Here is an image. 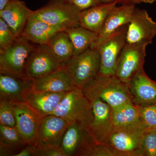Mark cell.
<instances>
[{
	"instance_id": "27",
	"label": "cell",
	"mask_w": 156,
	"mask_h": 156,
	"mask_svg": "<svg viewBox=\"0 0 156 156\" xmlns=\"http://www.w3.org/2000/svg\"><path fill=\"white\" fill-rule=\"evenodd\" d=\"M136 107L140 119L147 129H156V104Z\"/></svg>"
},
{
	"instance_id": "11",
	"label": "cell",
	"mask_w": 156,
	"mask_h": 156,
	"mask_svg": "<svg viewBox=\"0 0 156 156\" xmlns=\"http://www.w3.org/2000/svg\"><path fill=\"white\" fill-rule=\"evenodd\" d=\"M73 122L55 115L44 117L39 128L36 147H61L65 133Z\"/></svg>"
},
{
	"instance_id": "12",
	"label": "cell",
	"mask_w": 156,
	"mask_h": 156,
	"mask_svg": "<svg viewBox=\"0 0 156 156\" xmlns=\"http://www.w3.org/2000/svg\"><path fill=\"white\" fill-rule=\"evenodd\" d=\"M93 118L88 131L95 142L105 144L114 129L112 119V108L100 99L90 101Z\"/></svg>"
},
{
	"instance_id": "9",
	"label": "cell",
	"mask_w": 156,
	"mask_h": 156,
	"mask_svg": "<svg viewBox=\"0 0 156 156\" xmlns=\"http://www.w3.org/2000/svg\"><path fill=\"white\" fill-rule=\"evenodd\" d=\"M147 45L126 43L119 58L115 74L120 80L128 84L137 73L144 69Z\"/></svg>"
},
{
	"instance_id": "7",
	"label": "cell",
	"mask_w": 156,
	"mask_h": 156,
	"mask_svg": "<svg viewBox=\"0 0 156 156\" xmlns=\"http://www.w3.org/2000/svg\"><path fill=\"white\" fill-rule=\"evenodd\" d=\"M128 25L120 27L95 48L98 50L100 54V75H115L119 58L126 43Z\"/></svg>"
},
{
	"instance_id": "4",
	"label": "cell",
	"mask_w": 156,
	"mask_h": 156,
	"mask_svg": "<svg viewBox=\"0 0 156 156\" xmlns=\"http://www.w3.org/2000/svg\"><path fill=\"white\" fill-rule=\"evenodd\" d=\"M51 115L79 122L87 129L93 118L92 103L77 89L67 92Z\"/></svg>"
},
{
	"instance_id": "34",
	"label": "cell",
	"mask_w": 156,
	"mask_h": 156,
	"mask_svg": "<svg viewBox=\"0 0 156 156\" xmlns=\"http://www.w3.org/2000/svg\"><path fill=\"white\" fill-rule=\"evenodd\" d=\"M101 3H121L122 4H133L140 3V0H100Z\"/></svg>"
},
{
	"instance_id": "36",
	"label": "cell",
	"mask_w": 156,
	"mask_h": 156,
	"mask_svg": "<svg viewBox=\"0 0 156 156\" xmlns=\"http://www.w3.org/2000/svg\"><path fill=\"white\" fill-rule=\"evenodd\" d=\"M156 2V0H140V2L152 4Z\"/></svg>"
},
{
	"instance_id": "23",
	"label": "cell",
	"mask_w": 156,
	"mask_h": 156,
	"mask_svg": "<svg viewBox=\"0 0 156 156\" xmlns=\"http://www.w3.org/2000/svg\"><path fill=\"white\" fill-rule=\"evenodd\" d=\"M112 119L115 128L147 129L140 119L137 107L132 102L112 108Z\"/></svg>"
},
{
	"instance_id": "15",
	"label": "cell",
	"mask_w": 156,
	"mask_h": 156,
	"mask_svg": "<svg viewBox=\"0 0 156 156\" xmlns=\"http://www.w3.org/2000/svg\"><path fill=\"white\" fill-rule=\"evenodd\" d=\"M128 87L131 101L135 106L156 104V82L147 75L144 69L131 79Z\"/></svg>"
},
{
	"instance_id": "8",
	"label": "cell",
	"mask_w": 156,
	"mask_h": 156,
	"mask_svg": "<svg viewBox=\"0 0 156 156\" xmlns=\"http://www.w3.org/2000/svg\"><path fill=\"white\" fill-rule=\"evenodd\" d=\"M16 127L27 145L36 146L44 116L24 101H11Z\"/></svg>"
},
{
	"instance_id": "31",
	"label": "cell",
	"mask_w": 156,
	"mask_h": 156,
	"mask_svg": "<svg viewBox=\"0 0 156 156\" xmlns=\"http://www.w3.org/2000/svg\"><path fill=\"white\" fill-rule=\"evenodd\" d=\"M35 156H66L61 147L37 148Z\"/></svg>"
},
{
	"instance_id": "21",
	"label": "cell",
	"mask_w": 156,
	"mask_h": 156,
	"mask_svg": "<svg viewBox=\"0 0 156 156\" xmlns=\"http://www.w3.org/2000/svg\"><path fill=\"white\" fill-rule=\"evenodd\" d=\"M117 4L100 3L81 11L79 17L80 26L99 34L109 14Z\"/></svg>"
},
{
	"instance_id": "29",
	"label": "cell",
	"mask_w": 156,
	"mask_h": 156,
	"mask_svg": "<svg viewBox=\"0 0 156 156\" xmlns=\"http://www.w3.org/2000/svg\"><path fill=\"white\" fill-rule=\"evenodd\" d=\"M144 156H156V129H147L143 135Z\"/></svg>"
},
{
	"instance_id": "26",
	"label": "cell",
	"mask_w": 156,
	"mask_h": 156,
	"mask_svg": "<svg viewBox=\"0 0 156 156\" xmlns=\"http://www.w3.org/2000/svg\"><path fill=\"white\" fill-rule=\"evenodd\" d=\"M0 143L17 147L26 144L16 126L0 124Z\"/></svg>"
},
{
	"instance_id": "25",
	"label": "cell",
	"mask_w": 156,
	"mask_h": 156,
	"mask_svg": "<svg viewBox=\"0 0 156 156\" xmlns=\"http://www.w3.org/2000/svg\"><path fill=\"white\" fill-rule=\"evenodd\" d=\"M73 45V56L83 53L91 48L98 34L80 26L70 27L65 30Z\"/></svg>"
},
{
	"instance_id": "3",
	"label": "cell",
	"mask_w": 156,
	"mask_h": 156,
	"mask_svg": "<svg viewBox=\"0 0 156 156\" xmlns=\"http://www.w3.org/2000/svg\"><path fill=\"white\" fill-rule=\"evenodd\" d=\"M81 11L68 0H50L44 7L33 11L30 17L41 20L61 30L80 26Z\"/></svg>"
},
{
	"instance_id": "22",
	"label": "cell",
	"mask_w": 156,
	"mask_h": 156,
	"mask_svg": "<svg viewBox=\"0 0 156 156\" xmlns=\"http://www.w3.org/2000/svg\"><path fill=\"white\" fill-rule=\"evenodd\" d=\"M60 31L44 21L30 17L21 36L34 44H47L50 38Z\"/></svg>"
},
{
	"instance_id": "30",
	"label": "cell",
	"mask_w": 156,
	"mask_h": 156,
	"mask_svg": "<svg viewBox=\"0 0 156 156\" xmlns=\"http://www.w3.org/2000/svg\"><path fill=\"white\" fill-rule=\"evenodd\" d=\"M17 38L8 24L0 18V51L9 48Z\"/></svg>"
},
{
	"instance_id": "32",
	"label": "cell",
	"mask_w": 156,
	"mask_h": 156,
	"mask_svg": "<svg viewBox=\"0 0 156 156\" xmlns=\"http://www.w3.org/2000/svg\"><path fill=\"white\" fill-rule=\"evenodd\" d=\"M81 11L101 3L100 0H68Z\"/></svg>"
},
{
	"instance_id": "28",
	"label": "cell",
	"mask_w": 156,
	"mask_h": 156,
	"mask_svg": "<svg viewBox=\"0 0 156 156\" xmlns=\"http://www.w3.org/2000/svg\"><path fill=\"white\" fill-rule=\"evenodd\" d=\"M0 124L16 126L11 101L2 98H0Z\"/></svg>"
},
{
	"instance_id": "1",
	"label": "cell",
	"mask_w": 156,
	"mask_h": 156,
	"mask_svg": "<svg viewBox=\"0 0 156 156\" xmlns=\"http://www.w3.org/2000/svg\"><path fill=\"white\" fill-rule=\"evenodd\" d=\"M82 92L89 101L100 99L112 108L132 102L128 84L122 82L115 75L98 74Z\"/></svg>"
},
{
	"instance_id": "2",
	"label": "cell",
	"mask_w": 156,
	"mask_h": 156,
	"mask_svg": "<svg viewBox=\"0 0 156 156\" xmlns=\"http://www.w3.org/2000/svg\"><path fill=\"white\" fill-rule=\"evenodd\" d=\"M100 65L98 50L90 48L73 56L62 66L68 73L76 89L82 91L99 74Z\"/></svg>"
},
{
	"instance_id": "19",
	"label": "cell",
	"mask_w": 156,
	"mask_h": 156,
	"mask_svg": "<svg viewBox=\"0 0 156 156\" xmlns=\"http://www.w3.org/2000/svg\"><path fill=\"white\" fill-rule=\"evenodd\" d=\"M67 92H50L30 89L23 101L43 116L51 115Z\"/></svg>"
},
{
	"instance_id": "17",
	"label": "cell",
	"mask_w": 156,
	"mask_h": 156,
	"mask_svg": "<svg viewBox=\"0 0 156 156\" xmlns=\"http://www.w3.org/2000/svg\"><path fill=\"white\" fill-rule=\"evenodd\" d=\"M33 82L25 77L0 72V98L23 101L26 94L33 88Z\"/></svg>"
},
{
	"instance_id": "24",
	"label": "cell",
	"mask_w": 156,
	"mask_h": 156,
	"mask_svg": "<svg viewBox=\"0 0 156 156\" xmlns=\"http://www.w3.org/2000/svg\"><path fill=\"white\" fill-rule=\"evenodd\" d=\"M47 45L61 66L65 64L73 56V45L65 30L60 31L55 34Z\"/></svg>"
},
{
	"instance_id": "10",
	"label": "cell",
	"mask_w": 156,
	"mask_h": 156,
	"mask_svg": "<svg viewBox=\"0 0 156 156\" xmlns=\"http://www.w3.org/2000/svg\"><path fill=\"white\" fill-rule=\"evenodd\" d=\"M61 66L48 45H36L27 61L25 76L35 80L56 71Z\"/></svg>"
},
{
	"instance_id": "33",
	"label": "cell",
	"mask_w": 156,
	"mask_h": 156,
	"mask_svg": "<svg viewBox=\"0 0 156 156\" xmlns=\"http://www.w3.org/2000/svg\"><path fill=\"white\" fill-rule=\"evenodd\" d=\"M36 151L35 146L27 145L26 147L17 153L14 156H35Z\"/></svg>"
},
{
	"instance_id": "13",
	"label": "cell",
	"mask_w": 156,
	"mask_h": 156,
	"mask_svg": "<svg viewBox=\"0 0 156 156\" xmlns=\"http://www.w3.org/2000/svg\"><path fill=\"white\" fill-rule=\"evenodd\" d=\"M156 35V22L147 11L136 8L128 24L126 43L129 44H152Z\"/></svg>"
},
{
	"instance_id": "5",
	"label": "cell",
	"mask_w": 156,
	"mask_h": 156,
	"mask_svg": "<svg viewBox=\"0 0 156 156\" xmlns=\"http://www.w3.org/2000/svg\"><path fill=\"white\" fill-rule=\"evenodd\" d=\"M142 128H114L105 144L112 156H144Z\"/></svg>"
},
{
	"instance_id": "20",
	"label": "cell",
	"mask_w": 156,
	"mask_h": 156,
	"mask_svg": "<svg viewBox=\"0 0 156 156\" xmlns=\"http://www.w3.org/2000/svg\"><path fill=\"white\" fill-rule=\"evenodd\" d=\"M33 81V89L37 91L58 93L68 92L76 89L62 66L56 71Z\"/></svg>"
},
{
	"instance_id": "18",
	"label": "cell",
	"mask_w": 156,
	"mask_h": 156,
	"mask_svg": "<svg viewBox=\"0 0 156 156\" xmlns=\"http://www.w3.org/2000/svg\"><path fill=\"white\" fill-rule=\"evenodd\" d=\"M33 11L20 0H11L5 8L0 11V18L8 24L15 36H21Z\"/></svg>"
},
{
	"instance_id": "35",
	"label": "cell",
	"mask_w": 156,
	"mask_h": 156,
	"mask_svg": "<svg viewBox=\"0 0 156 156\" xmlns=\"http://www.w3.org/2000/svg\"><path fill=\"white\" fill-rule=\"evenodd\" d=\"M11 0H0V11H2L3 9L9 5Z\"/></svg>"
},
{
	"instance_id": "14",
	"label": "cell",
	"mask_w": 156,
	"mask_h": 156,
	"mask_svg": "<svg viewBox=\"0 0 156 156\" xmlns=\"http://www.w3.org/2000/svg\"><path fill=\"white\" fill-rule=\"evenodd\" d=\"M95 143L88 129L80 123L74 122L66 131L61 147L66 156H85Z\"/></svg>"
},
{
	"instance_id": "6",
	"label": "cell",
	"mask_w": 156,
	"mask_h": 156,
	"mask_svg": "<svg viewBox=\"0 0 156 156\" xmlns=\"http://www.w3.org/2000/svg\"><path fill=\"white\" fill-rule=\"evenodd\" d=\"M35 45L21 36L17 37L9 48L0 51V72L25 77L27 64Z\"/></svg>"
},
{
	"instance_id": "16",
	"label": "cell",
	"mask_w": 156,
	"mask_h": 156,
	"mask_svg": "<svg viewBox=\"0 0 156 156\" xmlns=\"http://www.w3.org/2000/svg\"><path fill=\"white\" fill-rule=\"evenodd\" d=\"M136 9L133 4H122L115 6L109 14L97 40L91 48L95 49L120 27L128 25L131 22Z\"/></svg>"
}]
</instances>
